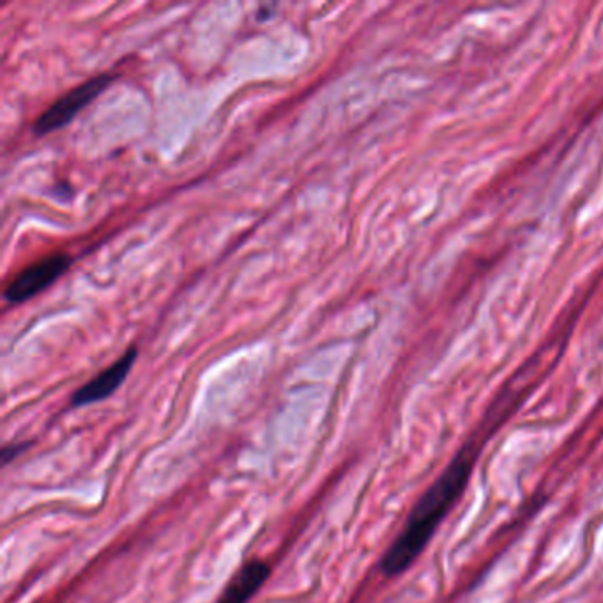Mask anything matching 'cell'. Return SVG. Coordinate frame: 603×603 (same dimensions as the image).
I'll return each instance as SVG.
<instances>
[{"mask_svg":"<svg viewBox=\"0 0 603 603\" xmlns=\"http://www.w3.org/2000/svg\"><path fill=\"white\" fill-rule=\"evenodd\" d=\"M478 453H480L478 444H464L448 467L444 469L443 475L430 485L429 491L421 495L410 512L402 533L382 556L381 571L384 576H402L423 554L439 526L450 514V509L466 491L472 467L477 464Z\"/></svg>","mask_w":603,"mask_h":603,"instance_id":"6da1fadb","label":"cell"},{"mask_svg":"<svg viewBox=\"0 0 603 603\" xmlns=\"http://www.w3.org/2000/svg\"><path fill=\"white\" fill-rule=\"evenodd\" d=\"M115 76L110 73L96 75L84 84L71 89L66 95L57 99L56 103L50 104L45 112L36 119L34 123V133L36 135H48L66 126L70 121L76 118V113L85 109L87 104L93 103L101 93L109 89Z\"/></svg>","mask_w":603,"mask_h":603,"instance_id":"7a4b0ae2","label":"cell"},{"mask_svg":"<svg viewBox=\"0 0 603 603\" xmlns=\"http://www.w3.org/2000/svg\"><path fill=\"white\" fill-rule=\"evenodd\" d=\"M71 266V257L67 254H52L39 259L34 264H28L22 269L4 291V299L13 305L28 302L34 296H38L45 288L50 287L52 283L61 279Z\"/></svg>","mask_w":603,"mask_h":603,"instance_id":"3957f363","label":"cell"},{"mask_svg":"<svg viewBox=\"0 0 603 603\" xmlns=\"http://www.w3.org/2000/svg\"><path fill=\"white\" fill-rule=\"evenodd\" d=\"M137 347H130L126 353L113 361L110 367L104 368L98 376L85 382L84 386L78 387L71 396V407H85L90 404L107 401L119 387L123 386L127 376L132 372L133 365L137 361Z\"/></svg>","mask_w":603,"mask_h":603,"instance_id":"277c9868","label":"cell"},{"mask_svg":"<svg viewBox=\"0 0 603 603\" xmlns=\"http://www.w3.org/2000/svg\"><path fill=\"white\" fill-rule=\"evenodd\" d=\"M271 577V565L264 559H248L229 579L217 603H248Z\"/></svg>","mask_w":603,"mask_h":603,"instance_id":"5b68a950","label":"cell"},{"mask_svg":"<svg viewBox=\"0 0 603 603\" xmlns=\"http://www.w3.org/2000/svg\"><path fill=\"white\" fill-rule=\"evenodd\" d=\"M33 443L30 441H13V443L4 444L2 448V466H10L20 455H24L27 450H30Z\"/></svg>","mask_w":603,"mask_h":603,"instance_id":"8992f818","label":"cell"},{"mask_svg":"<svg viewBox=\"0 0 603 603\" xmlns=\"http://www.w3.org/2000/svg\"><path fill=\"white\" fill-rule=\"evenodd\" d=\"M264 8H266L264 13H257V14H259V20L269 19V16H271V10H273V8H276V4H273V5H264Z\"/></svg>","mask_w":603,"mask_h":603,"instance_id":"52a82bcc","label":"cell"}]
</instances>
